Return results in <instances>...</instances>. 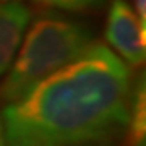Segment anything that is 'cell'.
Returning a JSON list of instances; mask_svg holds the SVG:
<instances>
[{
    "mask_svg": "<svg viewBox=\"0 0 146 146\" xmlns=\"http://www.w3.org/2000/svg\"><path fill=\"white\" fill-rule=\"evenodd\" d=\"M131 70L104 44L70 63L2 110L8 146H114L131 101Z\"/></svg>",
    "mask_w": 146,
    "mask_h": 146,
    "instance_id": "6da1fadb",
    "label": "cell"
},
{
    "mask_svg": "<svg viewBox=\"0 0 146 146\" xmlns=\"http://www.w3.org/2000/svg\"><path fill=\"white\" fill-rule=\"evenodd\" d=\"M91 44L93 33L81 23L60 16L37 18L25 33L7 70L8 75L0 88L2 99L16 101L41 80L75 60Z\"/></svg>",
    "mask_w": 146,
    "mask_h": 146,
    "instance_id": "7a4b0ae2",
    "label": "cell"
},
{
    "mask_svg": "<svg viewBox=\"0 0 146 146\" xmlns=\"http://www.w3.org/2000/svg\"><path fill=\"white\" fill-rule=\"evenodd\" d=\"M106 39L125 63L140 67L146 57V26L123 0H114L106 23Z\"/></svg>",
    "mask_w": 146,
    "mask_h": 146,
    "instance_id": "3957f363",
    "label": "cell"
},
{
    "mask_svg": "<svg viewBox=\"0 0 146 146\" xmlns=\"http://www.w3.org/2000/svg\"><path fill=\"white\" fill-rule=\"evenodd\" d=\"M31 20L25 3L16 0L0 2V76L10 68Z\"/></svg>",
    "mask_w": 146,
    "mask_h": 146,
    "instance_id": "277c9868",
    "label": "cell"
},
{
    "mask_svg": "<svg viewBox=\"0 0 146 146\" xmlns=\"http://www.w3.org/2000/svg\"><path fill=\"white\" fill-rule=\"evenodd\" d=\"M127 146H146V89L145 76L136 80L131 89L130 112L125 127Z\"/></svg>",
    "mask_w": 146,
    "mask_h": 146,
    "instance_id": "5b68a950",
    "label": "cell"
},
{
    "mask_svg": "<svg viewBox=\"0 0 146 146\" xmlns=\"http://www.w3.org/2000/svg\"><path fill=\"white\" fill-rule=\"evenodd\" d=\"M39 3L50 8H58V10H68V11H76V10H86L91 7L98 5L102 0H37Z\"/></svg>",
    "mask_w": 146,
    "mask_h": 146,
    "instance_id": "8992f818",
    "label": "cell"
},
{
    "mask_svg": "<svg viewBox=\"0 0 146 146\" xmlns=\"http://www.w3.org/2000/svg\"><path fill=\"white\" fill-rule=\"evenodd\" d=\"M133 11L143 26H146V0H133Z\"/></svg>",
    "mask_w": 146,
    "mask_h": 146,
    "instance_id": "52a82bcc",
    "label": "cell"
},
{
    "mask_svg": "<svg viewBox=\"0 0 146 146\" xmlns=\"http://www.w3.org/2000/svg\"><path fill=\"white\" fill-rule=\"evenodd\" d=\"M0 146H8L5 138V130H3V123H2V115H0Z\"/></svg>",
    "mask_w": 146,
    "mask_h": 146,
    "instance_id": "ba28073f",
    "label": "cell"
}]
</instances>
